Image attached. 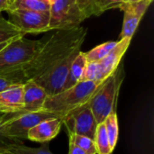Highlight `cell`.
Wrapping results in <instances>:
<instances>
[{"instance_id": "5", "label": "cell", "mask_w": 154, "mask_h": 154, "mask_svg": "<svg viewBox=\"0 0 154 154\" xmlns=\"http://www.w3.org/2000/svg\"><path fill=\"white\" fill-rule=\"evenodd\" d=\"M50 30H69L87 19L77 0H50Z\"/></svg>"}, {"instance_id": "22", "label": "cell", "mask_w": 154, "mask_h": 154, "mask_svg": "<svg viewBox=\"0 0 154 154\" xmlns=\"http://www.w3.org/2000/svg\"><path fill=\"white\" fill-rule=\"evenodd\" d=\"M23 36L8 20L0 16V43L9 42L14 38Z\"/></svg>"}, {"instance_id": "19", "label": "cell", "mask_w": 154, "mask_h": 154, "mask_svg": "<svg viewBox=\"0 0 154 154\" xmlns=\"http://www.w3.org/2000/svg\"><path fill=\"white\" fill-rule=\"evenodd\" d=\"M103 123L106 127L110 146L114 151L115 148L116 147V143L119 136V125H118V118H117L116 111H113L111 114H109Z\"/></svg>"}, {"instance_id": "13", "label": "cell", "mask_w": 154, "mask_h": 154, "mask_svg": "<svg viewBox=\"0 0 154 154\" xmlns=\"http://www.w3.org/2000/svg\"><path fill=\"white\" fill-rule=\"evenodd\" d=\"M62 125L63 123L61 117L44 120L33 126L28 132L27 140L40 143H50L59 134Z\"/></svg>"}, {"instance_id": "14", "label": "cell", "mask_w": 154, "mask_h": 154, "mask_svg": "<svg viewBox=\"0 0 154 154\" xmlns=\"http://www.w3.org/2000/svg\"><path fill=\"white\" fill-rule=\"evenodd\" d=\"M23 85L14 84L0 92V113H18L23 108Z\"/></svg>"}, {"instance_id": "15", "label": "cell", "mask_w": 154, "mask_h": 154, "mask_svg": "<svg viewBox=\"0 0 154 154\" xmlns=\"http://www.w3.org/2000/svg\"><path fill=\"white\" fill-rule=\"evenodd\" d=\"M87 63H88V60H87L85 52L79 51L70 65V69H69L63 90L68 89L75 86L76 84H78L79 81H81Z\"/></svg>"}, {"instance_id": "24", "label": "cell", "mask_w": 154, "mask_h": 154, "mask_svg": "<svg viewBox=\"0 0 154 154\" xmlns=\"http://www.w3.org/2000/svg\"><path fill=\"white\" fill-rule=\"evenodd\" d=\"M81 80H88V81H94L97 83L99 82V69L97 62H88L82 79Z\"/></svg>"}, {"instance_id": "10", "label": "cell", "mask_w": 154, "mask_h": 154, "mask_svg": "<svg viewBox=\"0 0 154 154\" xmlns=\"http://www.w3.org/2000/svg\"><path fill=\"white\" fill-rule=\"evenodd\" d=\"M23 85L24 101L23 108L18 113L4 114L3 125L12 119L19 117L22 115L42 110V106L45 103V100L48 97V95L46 94L44 89L40 85H38L34 80L26 81Z\"/></svg>"}, {"instance_id": "7", "label": "cell", "mask_w": 154, "mask_h": 154, "mask_svg": "<svg viewBox=\"0 0 154 154\" xmlns=\"http://www.w3.org/2000/svg\"><path fill=\"white\" fill-rule=\"evenodd\" d=\"M8 21L16 27L23 35L40 33L50 31V14L25 9H8Z\"/></svg>"}, {"instance_id": "4", "label": "cell", "mask_w": 154, "mask_h": 154, "mask_svg": "<svg viewBox=\"0 0 154 154\" xmlns=\"http://www.w3.org/2000/svg\"><path fill=\"white\" fill-rule=\"evenodd\" d=\"M41 43L20 36L9 42L0 51V77L20 70L34 56Z\"/></svg>"}, {"instance_id": "16", "label": "cell", "mask_w": 154, "mask_h": 154, "mask_svg": "<svg viewBox=\"0 0 154 154\" xmlns=\"http://www.w3.org/2000/svg\"><path fill=\"white\" fill-rule=\"evenodd\" d=\"M5 154H53L49 149V143H42L41 147L33 148L23 143H8L4 146Z\"/></svg>"}, {"instance_id": "18", "label": "cell", "mask_w": 154, "mask_h": 154, "mask_svg": "<svg viewBox=\"0 0 154 154\" xmlns=\"http://www.w3.org/2000/svg\"><path fill=\"white\" fill-rule=\"evenodd\" d=\"M93 140L96 145L97 154H112L113 150L110 146L104 123L97 125Z\"/></svg>"}, {"instance_id": "1", "label": "cell", "mask_w": 154, "mask_h": 154, "mask_svg": "<svg viewBox=\"0 0 154 154\" xmlns=\"http://www.w3.org/2000/svg\"><path fill=\"white\" fill-rule=\"evenodd\" d=\"M88 29L79 26L69 30H56L40 46L32 59L20 70L4 76L14 84H24L34 80L76 50H80Z\"/></svg>"}, {"instance_id": "6", "label": "cell", "mask_w": 154, "mask_h": 154, "mask_svg": "<svg viewBox=\"0 0 154 154\" xmlns=\"http://www.w3.org/2000/svg\"><path fill=\"white\" fill-rule=\"evenodd\" d=\"M55 117L60 116L43 110L27 113L5 123L1 127L0 135L8 143H22L27 140V134L33 126L44 120Z\"/></svg>"}, {"instance_id": "32", "label": "cell", "mask_w": 154, "mask_h": 154, "mask_svg": "<svg viewBox=\"0 0 154 154\" xmlns=\"http://www.w3.org/2000/svg\"><path fill=\"white\" fill-rule=\"evenodd\" d=\"M139 1H143V0H124V3H128V2H139Z\"/></svg>"}, {"instance_id": "9", "label": "cell", "mask_w": 154, "mask_h": 154, "mask_svg": "<svg viewBox=\"0 0 154 154\" xmlns=\"http://www.w3.org/2000/svg\"><path fill=\"white\" fill-rule=\"evenodd\" d=\"M62 123L66 126L68 133L94 139L97 124L90 109L89 103L62 117Z\"/></svg>"}, {"instance_id": "25", "label": "cell", "mask_w": 154, "mask_h": 154, "mask_svg": "<svg viewBox=\"0 0 154 154\" xmlns=\"http://www.w3.org/2000/svg\"><path fill=\"white\" fill-rule=\"evenodd\" d=\"M77 2L79 3L80 8L82 9V11L85 14L87 18L94 15L93 0H77Z\"/></svg>"}, {"instance_id": "11", "label": "cell", "mask_w": 154, "mask_h": 154, "mask_svg": "<svg viewBox=\"0 0 154 154\" xmlns=\"http://www.w3.org/2000/svg\"><path fill=\"white\" fill-rule=\"evenodd\" d=\"M152 0H143L139 2L123 3L119 9L124 12V20L120 39H133L138 25L152 4Z\"/></svg>"}, {"instance_id": "3", "label": "cell", "mask_w": 154, "mask_h": 154, "mask_svg": "<svg viewBox=\"0 0 154 154\" xmlns=\"http://www.w3.org/2000/svg\"><path fill=\"white\" fill-rule=\"evenodd\" d=\"M125 78L122 63L116 70L108 77L89 102L90 109L97 124L105 121L109 114L116 111V104L122 82Z\"/></svg>"}, {"instance_id": "31", "label": "cell", "mask_w": 154, "mask_h": 154, "mask_svg": "<svg viewBox=\"0 0 154 154\" xmlns=\"http://www.w3.org/2000/svg\"><path fill=\"white\" fill-rule=\"evenodd\" d=\"M10 42V41H9ZM9 42H2V43H0V51L2 50V49H4L8 43H9Z\"/></svg>"}, {"instance_id": "28", "label": "cell", "mask_w": 154, "mask_h": 154, "mask_svg": "<svg viewBox=\"0 0 154 154\" xmlns=\"http://www.w3.org/2000/svg\"><path fill=\"white\" fill-rule=\"evenodd\" d=\"M12 0H0V14L3 11H7L11 5Z\"/></svg>"}, {"instance_id": "27", "label": "cell", "mask_w": 154, "mask_h": 154, "mask_svg": "<svg viewBox=\"0 0 154 154\" xmlns=\"http://www.w3.org/2000/svg\"><path fill=\"white\" fill-rule=\"evenodd\" d=\"M68 154H88L80 148L77 147L73 143H69V153Z\"/></svg>"}, {"instance_id": "29", "label": "cell", "mask_w": 154, "mask_h": 154, "mask_svg": "<svg viewBox=\"0 0 154 154\" xmlns=\"http://www.w3.org/2000/svg\"><path fill=\"white\" fill-rule=\"evenodd\" d=\"M3 117H4V114L3 113H0V130H1L2 125H3ZM0 143H7L8 142H6L5 140H4L1 137V135H0Z\"/></svg>"}, {"instance_id": "23", "label": "cell", "mask_w": 154, "mask_h": 154, "mask_svg": "<svg viewBox=\"0 0 154 154\" xmlns=\"http://www.w3.org/2000/svg\"><path fill=\"white\" fill-rule=\"evenodd\" d=\"M124 0H93L94 15H100L106 11L119 8Z\"/></svg>"}, {"instance_id": "30", "label": "cell", "mask_w": 154, "mask_h": 154, "mask_svg": "<svg viewBox=\"0 0 154 154\" xmlns=\"http://www.w3.org/2000/svg\"><path fill=\"white\" fill-rule=\"evenodd\" d=\"M6 143H0V154H5L4 152V146L5 145Z\"/></svg>"}, {"instance_id": "20", "label": "cell", "mask_w": 154, "mask_h": 154, "mask_svg": "<svg viewBox=\"0 0 154 154\" xmlns=\"http://www.w3.org/2000/svg\"><path fill=\"white\" fill-rule=\"evenodd\" d=\"M117 42H106L97 45L88 52H85L88 62H98L103 60L116 45Z\"/></svg>"}, {"instance_id": "21", "label": "cell", "mask_w": 154, "mask_h": 154, "mask_svg": "<svg viewBox=\"0 0 154 154\" xmlns=\"http://www.w3.org/2000/svg\"><path fill=\"white\" fill-rule=\"evenodd\" d=\"M69 143H73L88 154H97L94 140L88 136L69 133Z\"/></svg>"}, {"instance_id": "17", "label": "cell", "mask_w": 154, "mask_h": 154, "mask_svg": "<svg viewBox=\"0 0 154 154\" xmlns=\"http://www.w3.org/2000/svg\"><path fill=\"white\" fill-rule=\"evenodd\" d=\"M9 9H25L49 13L50 3L44 0H12Z\"/></svg>"}, {"instance_id": "2", "label": "cell", "mask_w": 154, "mask_h": 154, "mask_svg": "<svg viewBox=\"0 0 154 154\" xmlns=\"http://www.w3.org/2000/svg\"><path fill=\"white\" fill-rule=\"evenodd\" d=\"M104 82V81H103ZM102 83L81 80L75 86L61 91L60 93L48 97L42 106V110L64 117L90 102Z\"/></svg>"}, {"instance_id": "33", "label": "cell", "mask_w": 154, "mask_h": 154, "mask_svg": "<svg viewBox=\"0 0 154 154\" xmlns=\"http://www.w3.org/2000/svg\"><path fill=\"white\" fill-rule=\"evenodd\" d=\"M44 1H47V2H49V3H50V0H44Z\"/></svg>"}, {"instance_id": "26", "label": "cell", "mask_w": 154, "mask_h": 154, "mask_svg": "<svg viewBox=\"0 0 154 154\" xmlns=\"http://www.w3.org/2000/svg\"><path fill=\"white\" fill-rule=\"evenodd\" d=\"M12 85H14V83L11 80L7 79L5 77H0V92L4 91L5 89H6Z\"/></svg>"}, {"instance_id": "12", "label": "cell", "mask_w": 154, "mask_h": 154, "mask_svg": "<svg viewBox=\"0 0 154 154\" xmlns=\"http://www.w3.org/2000/svg\"><path fill=\"white\" fill-rule=\"evenodd\" d=\"M131 41L132 39L129 38L120 39L112 51L103 60L97 62L99 69V82L105 81L116 70L121 63L122 58L130 46Z\"/></svg>"}, {"instance_id": "8", "label": "cell", "mask_w": 154, "mask_h": 154, "mask_svg": "<svg viewBox=\"0 0 154 154\" xmlns=\"http://www.w3.org/2000/svg\"><path fill=\"white\" fill-rule=\"evenodd\" d=\"M79 51L80 50H76L72 51L42 76L34 79V81L44 89L48 97L57 95L64 89L70 65Z\"/></svg>"}]
</instances>
